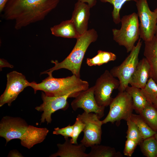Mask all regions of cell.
<instances>
[{"mask_svg":"<svg viewBox=\"0 0 157 157\" xmlns=\"http://www.w3.org/2000/svg\"><path fill=\"white\" fill-rule=\"evenodd\" d=\"M8 0H0V12H2L7 3Z\"/></svg>","mask_w":157,"mask_h":157,"instance_id":"obj_34","label":"cell"},{"mask_svg":"<svg viewBox=\"0 0 157 157\" xmlns=\"http://www.w3.org/2000/svg\"><path fill=\"white\" fill-rule=\"evenodd\" d=\"M7 67L10 68L13 67V66L10 64L6 60L4 59H0V69L2 70L3 67Z\"/></svg>","mask_w":157,"mask_h":157,"instance_id":"obj_31","label":"cell"},{"mask_svg":"<svg viewBox=\"0 0 157 157\" xmlns=\"http://www.w3.org/2000/svg\"><path fill=\"white\" fill-rule=\"evenodd\" d=\"M95 144L91 147L88 157H122L123 155L113 147L108 146Z\"/></svg>","mask_w":157,"mask_h":157,"instance_id":"obj_21","label":"cell"},{"mask_svg":"<svg viewBox=\"0 0 157 157\" xmlns=\"http://www.w3.org/2000/svg\"><path fill=\"white\" fill-rule=\"evenodd\" d=\"M7 83L6 89L0 97V107L6 104L10 106L19 94L26 87L30 86L31 82L22 73L12 71L7 74Z\"/></svg>","mask_w":157,"mask_h":157,"instance_id":"obj_12","label":"cell"},{"mask_svg":"<svg viewBox=\"0 0 157 157\" xmlns=\"http://www.w3.org/2000/svg\"><path fill=\"white\" fill-rule=\"evenodd\" d=\"M139 114L152 129L157 132V109L153 103L148 102Z\"/></svg>","mask_w":157,"mask_h":157,"instance_id":"obj_20","label":"cell"},{"mask_svg":"<svg viewBox=\"0 0 157 157\" xmlns=\"http://www.w3.org/2000/svg\"><path fill=\"white\" fill-rule=\"evenodd\" d=\"M87 3L91 8L95 6L97 3L96 0H77Z\"/></svg>","mask_w":157,"mask_h":157,"instance_id":"obj_32","label":"cell"},{"mask_svg":"<svg viewBox=\"0 0 157 157\" xmlns=\"http://www.w3.org/2000/svg\"><path fill=\"white\" fill-rule=\"evenodd\" d=\"M85 127L84 124L78 117L73 125V133L70 140L74 144H78L77 140L81 133L83 131Z\"/></svg>","mask_w":157,"mask_h":157,"instance_id":"obj_28","label":"cell"},{"mask_svg":"<svg viewBox=\"0 0 157 157\" xmlns=\"http://www.w3.org/2000/svg\"><path fill=\"white\" fill-rule=\"evenodd\" d=\"M142 41L140 38L129 55L119 65L113 67L110 72L115 77L118 78L120 85L118 88L119 92L125 91L129 86L132 77L138 63V56Z\"/></svg>","mask_w":157,"mask_h":157,"instance_id":"obj_7","label":"cell"},{"mask_svg":"<svg viewBox=\"0 0 157 157\" xmlns=\"http://www.w3.org/2000/svg\"><path fill=\"white\" fill-rule=\"evenodd\" d=\"M90 8L87 3L79 1L75 4L71 19L80 35L88 30Z\"/></svg>","mask_w":157,"mask_h":157,"instance_id":"obj_14","label":"cell"},{"mask_svg":"<svg viewBox=\"0 0 157 157\" xmlns=\"http://www.w3.org/2000/svg\"><path fill=\"white\" fill-rule=\"evenodd\" d=\"M154 11L156 13L157 15V8L154 10ZM156 33H157V24L156 27Z\"/></svg>","mask_w":157,"mask_h":157,"instance_id":"obj_36","label":"cell"},{"mask_svg":"<svg viewBox=\"0 0 157 157\" xmlns=\"http://www.w3.org/2000/svg\"><path fill=\"white\" fill-rule=\"evenodd\" d=\"M137 145V143L135 141L127 139L123 152L124 155L129 157L131 156Z\"/></svg>","mask_w":157,"mask_h":157,"instance_id":"obj_29","label":"cell"},{"mask_svg":"<svg viewBox=\"0 0 157 157\" xmlns=\"http://www.w3.org/2000/svg\"><path fill=\"white\" fill-rule=\"evenodd\" d=\"M125 91L131 96L133 101L134 110L139 114L148 102L141 89L129 85Z\"/></svg>","mask_w":157,"mask_h":157,"instance_id":"obj_19","label":"cell"},{"mask_svg":"<svg viewBox=\"0 0 157 157\" xmlns=\"http://www.w3.org/2000/svg\"><path fill=\"white\" fill-rule=\"evenodd\" d=\"M40 128L28 125L23 119L18 117L5 116L0 122V136L6 143L14 139L20 140L22 146L30 149L39 141L41 136Z\"/></svg>","mask_w":157,"mask_h":157,"instance_id":"obj_2","label":"cell"},{"mask_svg":"<svg viewBox=\"0 0 157 157\" xmlns=\"http://www.w3.org/2000/svg\"><path fill=\"white\" fill-rule=\"evenodd\" d=\"M77 117L85 124L83 131L84 136L81 143L86 147L100 144L101 140V126L103 124L98 116L93 113L84 112L81 114H78Z\"/></svg>","mask_w":157,"mask_h":157,"instance_id":"obj_10","label":"cell"},{"mask_svg":"<svg viewBox=\"0 0 157 157\" xmlns=\"http://www.w3.org/2000/svg\"><path fill=\"white\" fill-rule=\"evenodd\" d=\"M149 77L150 66L146 58H143L139 61L129 84L142 89L145 86Z\"/></svg>","mask_w":157,"mask_h":157,"instance_id":"obj_16","label":"cell"},{"mask_svg":"<svg viewBox=\"0 0 157 157\" xmlns=\"http://www.w3.org/2000/svg\"><path fill=\"white\" fill-rule=\"evenodd\" d=\"M155 34H156V35H155V37L157 41V33H156Z\"/></svg>","mask_w":157,"mask_h":157,"instance_id":"obj_38","label":"cell"},{"mask_svg":"<svg viewBox=\"0 0 157 157\" xmlns=\"http://www.w3.org/2000/svg\"><path fill=\"white\" fill-rule=\"evenodd\" d=\"M94 86L81 92L71 103L73 110L78 108L83 109L86 113H93L100 119L104 115L105 107L99 106L94 98Z\"/></svg>","mask_w":157,"mask_h":157,"instance_id":"obj_13","label":"cell"},{"mask_svg":"<svg viewBox=\"0 0 157 157\" xmlns=\"http://www.w3.org/2000/svg\"><path fill=\"white\" fill-rule=\"evenodd\" d=\"M51 34L56 37L77 39L80 36L70 19L62 22L50 28Z\"/></svg>","mask_w":157,"mask_h":157,"instance_id":"obj_18","label":"cell"},{"mask_svg":"<svg viewBox=\"0 0 157 157\" xmlns=\"http://www.w3.org/2000/svg\"><path fill=\"white\" fill-rule=\"evenodd\" d=\"M65 139L63 143L57 144L58 151L49 157H88V154L85 153L86 147L83 144H74L71 143L68 138Z\"/></svg>","mask_w":157,"mask_h":157,"instance_id":"obj_15","label":"cell"},{"mask_svg":"<svg viewBox=\"0 0 157 157\" xmlns=\"http://www.w3.org/2000/svg\"><path fill=\"white\" fill-rule=\"evenodd\" d=\"M126 121L128 128L126 138L135 141L138 145H139L143 140L139 129L135 122L130 118Z\"/></svg>","mask_w":157,"mask_h":157,"instance_id":"obj_25","label":"cell"},{"mask_svg":"<svg viewBox=\"0 0 157 157\" xmlns=\"http://www.w3.org/2000/svg\"><path fill=\"white\" fill-rule=\"evenodd\" d=\"M78 95L76 93L71 92L61 96H51L46 95L44 92H42L41 97L43 103L40 106L35 108L38 111L43 112L41 116L40 123L46 122L47 124H50L52 120L51 115L59 110H67L69 106L67 99L75 98Z\"/></svg>","mask_w":157,"mask_h":157,"instance_id":"obj_11","label":"cell"},{"mask_svg":"<svg viewBox=\"0 0 157 157\" xmlns=\"http://www.w3.org/2000/svg\"><path fill=\"white\" fill-rule=\"evenodd\" d=\"M8 157H23L22 155L18 151L16 150H13L10 151Z\"/></svg>","mask_w":157,"mask_h":157,"instance_id":"obj_33","label":"cell"},{"mask_svg":"<svg viewBox=\"0 0 157 157\" xmlns=\"http://www.w3.org/2000/svg\"><path fill=\"white\" fill-rule=\"evenodd\" d=\"M73 129V125L69 124L67 126L62 128L57 127L54 129L53 132V134L60 135L64 137V138L72 137Z\"/></svg>","mask_w":157,"mask_h":157,"instance_id":"obj_30","label":"cell"},{"mask_svg":"<svg viewBox=\"0 0 157 157\" xmlns=\"http://www.w3.org/2000/svg\"><path fill=\"white\" fill-rule=\"evenodd\" d=\"M130 119L135 122L139 129L143 139L154 136L156 132L152 129L140 115L132 114Z\"/></svg>","mask_w":157,"mask_h":157,"instance_id":"obj_24","label":"cell"},{"mask_svg":"<svg viewBox=\"0 0 157 157\" xmlns=\"http://www.w3.org/2000/svg\"><path fill=\"white\" fill-rule=\"evenodd\" d=\"M136 3L140 21V36L144 42L151 41L156 33L157 15L150 10L147 0H138Z\"/></svg>","mask_w":157,"mask_h":157,"instance_id":"obj_9","label":"cell"},{"mask_svg":"<svg viewBox=\"0 0 157 157\" xmlns=\"http://www.w3.org/2000/svg\"><path fill=\"white\" fill-rule=\"evenodd\" d=\"M139 145L145 156L157 157V142L154 136L143 139Z\"/></svg>","mask_w":157,"mask_h":157,"instance_id":"obj_23","label":"cell"},{"mask_svg":"<svg viewBox=\"0 0 157 157\" xmlns=\"http://www.w3.org/2000/svg\"><path fill=\"white\" fill-rule=\"evenodd\" d=\"M109 106L108 113L101 121L103 124L109 122L113 124L115 122L119 126L121 120L126 121L130 118L134 110L132 97L126 91L119 92L113 98Z\"/></svg>","mask_w":157,"mask_h":157,"instance_id":"obj_6","label":"cell"},{"mask_svg":"<svg viewBox=\"0 0 157 157\" xmlns=\"http://www.w3.org/2000/svg\"><path fill=\"white\" fill-rule=\"evenodd\" d=\"M119 29L112 30L113 40L120 46L124 47L129 53L135 46L140 36L139 23L138 14L133 13L124 16L121 19Z\"/></svg>","mask_w":157,"mask_h":157,"instance_id":"obj_5","label":"cell"},{"mask_svg":"<svg viewBox=\"0 0 157 157\" xmlns=\"http://www.w3.org/2000/svg\"><path fill=\"white\" fill-rule=\"evenodd\" d=\"M154 137L156 138V141H157V132H156V134H155V135H154Z\"/></svg>","mask_w":157,"mask_h":157,"instance_id":"obj_37","label":"cell"},{"mask_svg":"<svg viewBox=\"0 0 157 157\" xmlns=\"http://www.w3.org/2000/svg\"><path fill=\"white\" fill-rule=\"evenodd\" d=\"M49 76L37 83L35 81L31 82L30 86L34 90H41L48 96L59 97L73 92L78 95L81 92L89 88L88 82L82 80L74 74L65 78H55L52 75Z\"/></svg>","mask_w":157,"mask_h":157,"instance_id":"obj_3","label":"cell"},{"mask_svg":"<svg viewBox=\"0 0 157 157\" xmlns=\"http://www.w3.org/2000/svg\"><path fill=\"white\" fill-rule=\"evenodd\" d=\"M60 0H8L3 11L6 20L14 22L18 30L43 20Z\"/></svg>","mask_w":157,"mask_h":157,"instance_id":"obj_1","label":"cell"},{"mask_svg":"<svg viewBox=\"0 0 157 157\" xmlns=\"http://www.w3.org/2000/svg\"><path fill=\"white\" fill-rule=\"evenodd\" d=\"M116 58V55L112 52L99 50L95 56L92 58H87L86 63L89 66H100L114 61Z\"/></svg>","mask_w":157,"mask_h":157,"instance_id":"obj_22","label":"cell"},{"mask_svg":"<svg viewBox=\"0 0 157 157\" xmlns=\"http://www.w3.org/2000/svg\"><path fill=\"white\" fill-rule=\"evenodd\" d=\"M144 43V55L150 66V77L157 84V41L154 36L151 41Z\"/></svg>","mask_w":157,"mask_h":157,"instance_id":"obj_17","label":"cell"},{"mask_svg":"<svg viewBox=\"0 0 157 157\" xmlns=\"http://www.w3.org/2000/svg\"><path fill=\"white\" fill-rule=\"evenodd\" d=\"M141 90L148 102L152 103L157 98V84L151 78Z\"/></svg>","mask_w":157,"mask_h":157,"instance_id":"obj_26","label":"cell"},{"mask_svg":"<svg viewBox=\"0 0 157 157\" xmlns=\"http://www.w3.org/2000/svg\"><path fill=\"white\" fill-rule=\"evenodd\" d=\"M97 31L94 29L88 30L76 39V43L72 51L63 61L59 62L52 60L54 66L48 70L41 72V74H52L54 71L65 69L70 71L73 74L80 77V71L84 56L90 44L98 38Z\"/></svg>","mask_w":157,"mask_h":157,"instance_id":"obj_4","label":"cell"},{"mask_svg":"<svg viewBox=\"0 0 157 157\" xmlns=\"http://www.w3.org/2000/svg\"><path fill=\"white\" fill-rule=\"evenodd\" d=\"M110 71L106 70L97 80L94 87V95L96 101L100 107L109 106L113 98L111 94L113 90L118 89L120 83Z\"/></svg>","mask_w":157,"mask_h":157,"instance_id":"obj_8","label":"cell"},{"mask_svg":"<svg viewBox=\"0 0 157 157\" xmlns=\"http://www.w3.org/2000/svg\"><path fill=\"white\" fill-rule=\"evenodd\" d=\"M103 2H108L112 4L113 10L112 12L113 20L116 24H119L121 21L120 11L124 4L126 1H133L136 2L138 0H99Z\"/></svg>","mask_w":157,"mask_h":157,"instance_id":"obj_27","label":"cell"},{"mask_svg":"<svg viewBox=\"0 0 157 157\" xmlns=\"http://www.w3.org/2000/svg\"><path fill=\"white\" fill-rule=\"evenodd\" d=\"M157 109V98L152 103Z\"/></svg>","mask_w":157,"mask_h":157,"instance_id":"obj_35","label":"cell"}]
</instances>
